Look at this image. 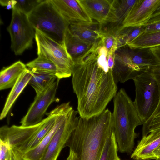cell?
Masks as SVG:
<instances>
[{"label": "cell", "mask_w": 160, "mask_h": 160, "mask_svg": "<svg viewBox=\"0 0 160 160\" xmlns=\"http://www.w3.org/2000/svg\"><path fill=\"white\" fill-rule=\"evenodd\" d=\"M72 75L77 111L81 117L88 118L101 113L117 94V84L112 71L105 72L99 66L97 60L75 64Z\"/></svg>", "instance_id": "obj_1"}, {"label": "cell", "mask_w": 160, "mask_h": 160, "mask_svg": "<svg viewBox=\"0 0 160 160\" xmlns=\"http://www.w3.org/2000/svg\"><path fill=\"white\" fill-rule=\"evenodd\" d=\"M113 132L112 113L108 109L88 118L80 117L65 147L76 154L78 160H100Z\"/></svg>", "instance_id": "obj_2"}, {"label": "cell", "mask_w": 160, "mask_h": 160, "mask_svg": "<svg viewBox=\"0 0 160 160\" xmlns=\"http://www.w3.org/2000/svg\"><path fill=\"white\" fill-rule=\"evenodd\" d=\"M112 113L113 132L118 150L128 154L133 150L135 139L138 136L135 129L143 125L133 102L125 90L121 88L113 99Z\"/></svg>", "instance_id": "obj_3"}, {"label": "cell", "mask_w": 160, "mask_h": 160, "mask_svg": "<svg viewBox=\"0 0 160 160\" xmlns=\"http://www.w3.org/2000/svg\"><path fill=\"white\" fill-rule=\"evenodd\" d=\"M35 29H37L62 45L69 24L50 0H43L28 15Z\"/></svg>", "instance_id": "obj_4"}, {"label": "cell", "mask_w": 160, "mask_h": 160, "mask_svg": "<svg viewBox=\"0 0 160 160\" xmlns=\"http://www.w3.org/2000/svg\"><path fill=\"white\" fill-rule=\"evenodd\" d=\"M35 30V39L38 56L47 59L54 63L57 70L56 75L58 79L70 77L75 63L65 46L58 43L39 30Z\"/></svg>", "instance_id": "obj_5"}, {"label": "cell", "mask_w": 160, "mask_h": 160, "mask_svg": "<svg viewBox=\"0 0 160 160\" xmlns=\"http://www.w3.org/2000/svg\"><path fill=\"white\" fill-rule=\"evenodd\" d=\"M132 80L135 88L134 104L144 124L152 116L158 103V85L151 70L137 75Z\"/></svg>", "instance_id": "obj_6"}, {"label": "cell", "mask_w": 160, "mask_h": 160, "mask_svg": "<svg viewBox=\"0 0 160 160\" xmlns=\"http://www.w3.org/2000/svg\"><path fill=\"white\" fill-rule=\"evenodd\" d=\"M47 119L46 117L40 123L29 126H2L0 128V140L8 143L22 156L35 147L43 139L39 131Z\"/></svg>", "instance_id": "obj_7"}, {"label": "cell", "mask_w": 160, "mask_h": 160, "mask_svg": "<svg viewBox=\"0 0 160 160\" xmlns=\"http://www.w3.org/2000/svg\"><path fill=\"white\" fill-rule=\"evenodd\" d=\"M7 30L11 37V48L16 55H21L32 47L35 30L27 15L15 7L12 9L11 22Z\"/></svg>", "instance_id": "obj_8"}, {"label": "cell", "mask_w": 160, "mask_h": 160, "mask_svg": "<svg viewBox=\"0 0 160 160\" xmlns=\"http://www.w3.org/2000/svg\"><path fill=\"white\" fill-rule=\"evenodd\" d=\"M72 108L53 136L40 160H57L72 133L76 128L79 117Z\"/></svg>", "instance_id": "obj_9"}, {"label": "cell", "mask_w": 160, "mask_h": 160, "mask_svg": "<svg viewBox=\"0 0 160 160\" xmlns=\"http://www.w3.org/2000/svg\"><path fill=\"white\" fill-rule=\"evenodd\" d=\"M60 80L57 78L46 90L36 95L27 113L21 120V125L33 126L43 120V118L48 107L52 102L57 101V99L56 96Z\"/></svg>", "instance_id": "obj_10"}, {"label": "cell", "mask_w": 160, "mask_h": 160, "mask_svg": "<svg viewBox=\"0 0 160 160\" xmlns=\"http://www.w3.org/2000/svg\"><path fill=\"white\" fill-rule=\"evenodd\" d=\"M79 1L90 17L99 23L101 29L108 24H118L115 0Z\"/></svg>", "instance_id": "obj_11"}, {"label": "cell", "mask_w": 160, "mask_h": 160, "mask_svg": "<svg viewBox=\"0 0 160 160\" xmlns=\"http://www.w3.org/2000/svg\"><path fill=\"white\" fill-rule=\"evenodd\" d=\"M160 5V0H137L120 28L145 26Z\"/></svg>", "instance_id": "obj_12"}, {"label": "cell", "mask_w": 160, "mask_h": 160, "mask_svg": "<svg viewBox=\"0 0 160 160\" xmlns=\"http://www.w3.org/2000/svg\"><path fill=\"white\" fill-rule=\"evenodd\" d=\"M50 1L69 24L90 23L93 22L79 0H50Z\"/></svg>", "instance_id": "obj_13"}, {"label": "cell", "mask_w": 160, "mask_h": 160, "mask_svg": "<svg viewBox=\"0 0 160 160\" xmlns=\"http://www.w3.org/2000/svg\"><path fill=\"white\" fill-rule=\"evenodd\" d=\"M160 145V129L142 136L131 154L134 160H151L156 159L153 151Z\"/></svg>", "instance_id": "obj_14"}, {"label": "cell", "mask_w": 160, "mask_h": 160, "mask_svg": "<svg viewBox=\"0 0 160 160\" xmlns=\"http://www.w3.org/2000/svg\"><path fill=\"white\" fill-rule=\"evenodd\" d=\"M71 33L82 41L93 45L99 42L102 35L99 24L97 22L86 23H71Z\"/></svg>", "instance_id": "obj_15"}, {"label": "cell", "mask_w": 160, "mask_h": 160, "mask_svg": "<svg viewBox=\"0 0 160 160\" xmlns=\"http://www.w3.org/2000/svg\"><path fill=\"white\" fill-rule=\"evenodd\" d=\"M72 107L71 106L61 115L51 131L35 147L25 153L22 155L23 160H40L45 150L54 134L66 118Z\"/></svg>", "instance_id": "obj_16"}, {"label": "cell", "mask_w": 160, "mask_h": 160, "mask_svg": "<svg viewBox=\"0 0 160 160\" xmlns=\"http://www.w3.org/2000/svg\"><path fill=\"white\" fill-rule=\"evenodd\" d=\"M32 75V73L28 69L20 76L12 87L0 114L1 120L7 116L16 99L28 84Z\"/></svg>", "instance_id": "obj_17"}, {"label": "cell", "mask_w": 160, "mask_h": 160, "mask_svg": "<svg viewBox=\"0 0 160 160\" xmlns=\"http://www.w3.org/2000/svg\"><path fill=\"white\" fill-rule=\"evenodd\" d=\"M26 65L19 60L4 68L0 72V90L12 88L20 76L27 69Z\"/></svg>", "instance_id": "obj_18"}, {"label": "cell", "mask_w": 160, "mask_h": 160, "mask_svg": "<svg viewBox=\"0 0 160 160\" xmlns=\"http://www.w3.org/2000/svg\"><path fill=\"white\" fill-rule=\"evenodd\" d=\"M32 75L28 83L35 90L36 95L48 89L57 78L56 75L49 73L27 68Z\"/></svg>", "instance_id": "obj_19"}, {"label": "cell", "mask_w": 160, "mask_h": 160, "mask_svg": "<svg viewBox=\"0 0 160 160\" xmlns=\"http://www.w3.org/2000/svg\"><path fill=\"white\" fill-rule=\"evenodd\" d=\"M65 43L68 52L74 61L92 45L82 41L72 34L68 27L65 33Z\"/></svg>", "instance_id": "obj_20"}, {"label": "cell", "mask_w": 160, "mask_h": 160, "mask_svg": "<svg viewBox=\"0 0 160 160\" xmlns=\"http://www.w3.org/2000/svg\"><path fill=\"white\" fill-rule=\"evenodd\" d=\"M127 45L132 49L151 48L160 46V30L143 31Z\"/></svg>", "instance_id": "obj_21"}, {"label": "cell", "mask_w": 160, "mask_h": 160, "mask_svg": "<svg viewBox=\"0 0 160 160\" xmlns=\"http://www.w3.org/2000/svg\"><path fill=\"white\" fill-rule=\"evenodd\" d=\"M118 26L110 27L107 30H102V35L99 44L105 46L108 53H115L118 48Z\"/></svg>", "instance_id": "obj_22"}, {"label": "cell", "mask_w": 160, "mask_h": 160, "mask_svg": "<svg viewBox=\"0 0 160 160\" xmlns=\"http://www.w3.org/2000/svg\"><path fill=\"white\" fill-rule=\"evenodd\" d=\"M118 150L115 135L113 132L106 141L100 160H121L118 155Z\"/></svg>", "instance_id": "obj_23"}, {"label": "cell", "mask_w": 160, "mask_h": 160, "mask_svg": "<svg viewBox=\"0 0 160 160\" xmlns=\"http://www.w3.org/2000/svg\"><path fill=\"white\" fill-rule=\"evenodd\" d=\"M26 65L28 68L56 75L57 70L55 65L51 61L43 58L38 56Z\"/></svg>", "instance_id": "obj_24"}, {"label": "cell", "mask_w": 160, "mask_h": 160, "mask_svg": "<svg viewBox=\"0 0 160 160\" xmlns=\"http://www.w3.org/2000/svg\"><path fill=\"white\" fill-rule=\"evenodd\" d=\"M137 0H115L116 13L118 24H122Z\"/></svg>", "instance_id": "obj_25"}, {"label": "cell", "mask_w": 160, "mask_h": 160, "mask_svg": "<svg viewBox=\"0 0 160 160\" xmlns=\"http://www.w3.org/2000/svg\"><path fill=\"white\" fill-rule=\"evenodd\" d=\"M99 45V42L93 44L89 49L74 61L75 64H83L97 60V49Z\"/></svg>", "instance_id": "obj_26"}, {"label": "cell", "mask_w": 160, "mask_h": 160, "mask_svg": "<svg viewBox=\"0 0 160 160\" xmlns=\"http://www.w3.org/2000/svg\"><path fill=\"white\" fill-rule=\"evenodd\" d=\"M143 125L142 136H146L150 132L160 129V112L155 114Z\"/></svg>", "instance_id": "obj_27"}, {"label": "cell", "mask_w": 160, "mask_h": 160, "mask_svg": "<svg viewBox=\"0 0 160 160\" xmlns=\"http://www.w3.org/2000/svg\"><path fill=\"white\" fill-rule=\"evenodd\" d=\"M43 0H17L14 7L28 15Z\"/></svg>", "instance_id": "obj_28"}, {"label": "cell", "mask_w": 160, "mask_h": 160, "mask_svg": "<svg viewBox=\"0 0 160 160\" xmlns=\"http://www.w3.org/2000/svg\"><path fill=\"white\" fill-rule=\"evenodd\" d=\"M97 51V62L99 66L106 72L111 71L109 70L108 65L107 57L108 52L107 49L103 46L99 45Z\"/></svg>", "instance_id": "obj_29"}, {"label": "cell", "mask_w": 160, "mask_h": 160, "mask_svg": "<svg viewBox=\"0 0 160 160\" xmlns=\"http://www.w3.org/2000/svg\"><path fill=\"white\" fill-rule=\"evenodd\" d=\"M144 28L145 32L160 31V14L152 17Z\"/></svg>", "instance_id": "obj_30"}, {"label": "cell", "mask_w": 160, "mask_h": 160, "mask_svg": "<svg viewBox=\"0 0 160 160\" xmlns=\"http://www.w3.org/2000/svg\"><path fill=\"white\" fill-rule=\"evenodd\" d=\"M151 71L158 85L159 99L158 103L156 109L152 116L148 121L151 119L155 114L160 112V65L154 67Z\"/></svg>", "instance_id": "obj_31"}, {"label": "cell", "mask_w": 160, "mask_h": 160, "mask_svg": "<svg viewBox=\"0 0 160 160\" xmlns=\"http://www.w3.org/2000/svg\"><path fill=\"white\" fill-rule=\"evenodd\" d=\"M11 148L8 143L0 140V160H7L8 152Z\"/></svg>", "instance_id": "obj_32"}, {"label": "cell", "mask_w": 160, "mask_h": 160, "mask_svg": "<svg viewBox=\"0 0 160 160\" xmlns=\"http://www.w3.org/2000/svg\"><path fill=\"white\" fill-rule=\"evenodd\" d=\"M7 160H23L22 155L16 150L11 148L9 150Z\"/></svg>", "instance_id": "obj_33"}, {"label": "cell", "mask_w": 160, "mask_h": 160, "mask_svg": "<svg viewBox=\"0 0 160 160\" xmlns=\"http://www.w3.org/2000/svg\"><path fill=\"white\" fill-rule=\"evenodd\" d=\"M17 3V0H1L0 3L2 6H6V8L8 10L12 9Z\"/></svg>", "instance_id": "obj_34"}, {"label": "cell", "mask_w": 160, "mask_h": 160, "mask_svg": "<svg viewBox=\"0 0 160 160\" xmlns=\"http://www.w3.org/2000/svg\"><path fill=\"white\" fill-rule=\"evenodd\" d=\"M107 59L108 68L109 70L112 71L115 64V53H108Z\"/></svg>", "instance_id": "obj_35"}, {"label": "cell", "mask_w": 160, "mask_h": 160, "mask_svg": "<svg viewBox=\"0 0 160 160\" xmlns=\"http://www.w3.org/2000/svg\"><path fill=\"white\" fill-rule=\"evenodd\" d=\"M66 160H78L77 155L74 152L69 150V154Z\"/></svg>", "instance_id": "obj_36"}, {"label": "cell", "mask_w": 160, "mask_h": 160, "mask_svg": "<svg viewBox=\"0 0 160 160\" xmlns=\"http://www.w3.org/2000/svg\"><path fill=\"white\" fill-rule=\"evenodd\" d=\"M153 153L156 159L160 158V145L153 151Z\"/></svg>", "instance_id": "obj_37"}, {"label": "cell", "mask_w": 160, "mask_h": 160, "mask_svg": "<svg viewBox=\"0 0 160 160\" xmlns=\"http://www.w3.org/2000/svg\"><path fill=\"white\" fill-rule=\"evenodd\" d=\"M160 14V5L157 9L156 11L152 14L151 17L154 16H157Z\"/></svg>", "instance_id": "obj_38"}, {"label": "cell", "mask_w": 160, "mask_h": 160, "mask_svg": "<svg viewBox=\"0 0 160 160\" xmlns=\"http://www.w3.org/2000/svg\"><path fill=\"white\" fill-rule=\"evenodd\" d=\"M153 50H154L156 52L158 53V54H160V48H152Z\"/></svg>", "instance_id": "obj_39"}, {"label": "cell", "mask_w": 160, "mask_h": 160, "mask_svg": "<svg viewBox=\"0 0 160 160\" xmlns=\"http://www.w3.org/2000/svg\"><path fill=\"white\" fill-rule=\"evenodd\" d=\"M154 160H160V158H157L155 159H154Z\"/></svg>", "instance_id": "obj_40"}]
</instances>
